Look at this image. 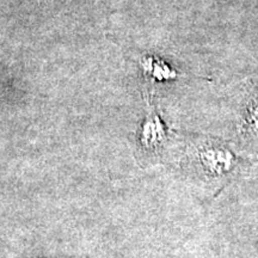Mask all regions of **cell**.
<instances>
[{
	"instance_id": "2",
	"label": "cell",
	"mask_w": 258,
	"mask_h": 258,
	"mask_svg": "<svg viewBox=\"0 0 258 258\" xmlns=\"http://www.w3.org/2000/svg\"><path fill=\"white\" fill-rule=\"evenodd\" d=\"M247 125L251 131L258 134V103L250 106L249 112H247Z\"/></svg>"
},
{
	"instance_id": "1",
	"label": "cell",
	"mask_w": 258,
	"mask_h": 258,
	"mask_svg": "<svg viewBox=\"0 0 258 258\" xmlns=\"http://www.w3.org/2000/svg\"><path fill=\"white\" fill-rule=\"evenodd\" d=\"M164 137L163 125L160 123V120L158 116H153L151 117L144 128V139H146L148 143V146H153V145H158V141Z\"/></svg>"
}]
</instances>
